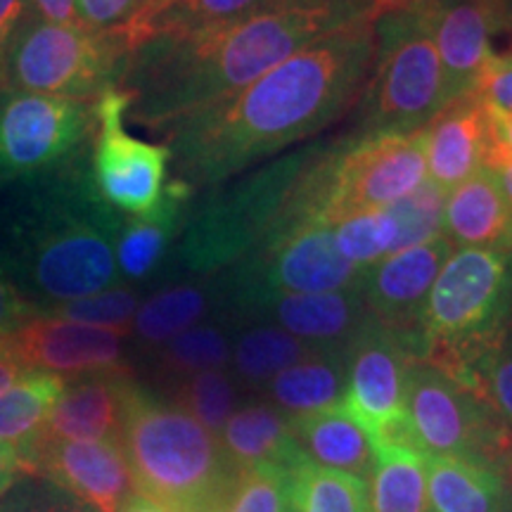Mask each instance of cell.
<instances>
[{"label":"cell","instance_id":"cell-30","mask_svg":"<svg viewBox=\"0 0 512 512\" xmlns=\"http://www.w3.org/2000/svg\"><path fill=\"white\" fill-rule=\"evenodd\" d=\"M368 503L370 512H432L425 453L408 446L380 448L368 477Z\"/></svg>","mask_w":512,"mask_h":512},{"label":"cell","instance_id":"cell-54","mask_svg":"<svg viewBox=\"0 0 512 512\" xmlns=\"http://www.w3.org/2000/svg\"><path fill=\"white\" fill-rule=\"evenodd\" d=\"M166 3H171V0H145V3H143V10H140L136 17H145V15H150V12L159 10V8H162V5H166Z\"/></svg>","mask_w":512,"mask_h":512},{"label":"cell","instance_id":"cell-19","mask_svg":"<svg viewBox=\"0 0 512 512\" xmlns=\"http://www.w3.org/2000/svg\"><path fill=\"white\" fill-rule=\"evenodd\" d=\"M245 318L268 320L311 347L325 351H344L373 320L356 290L278 294L249 309Z\"/></svg>","mask_w":512,"mask_h":512},{"label":"cell","instance_id":"cell-32","mask_svg":"<svg viewBox=\"0 0 512 512\" xmlns=\"http://www.w3.org/2000/svg\"><path fill=\"white\" fill-rule=\"evenodd\" d=\"M64 384L67 380L62 377L29 370L8 392L0 394V444L12 446L22 458L46 425Z\"/></svg>","mask_w":512,"mask_h":512},{"label":"cell","instance_id":"cell-46","mask_svg":"<svg viewBox=\"0 0 512 512\" xmlns=\"http://www.w3.org/2000/svg\"><path fill=\"white\" fill-rule=\"evenodd\" d=\"M484 166L489 171H494V176L498 178V183L503 185L505 195H508V200L512 204V155H510V152L503 150L501 145L491 140L489 155H486Z\"/></svg>","mask_w":512,"mask_h":512},{"label":"cell","instance_id":"cell-37","mask_svg":"<svg viewBox=\"0 0 512 512\" xmlns=\"http://www.w3.org/2000/svg\"><path fill=\"white\" fill-rule=\"evenodd\" d=\"M140 306V297L136 290L126 285L110 287L98 294H88L81 299H69V302H55L46 306H36L41 316L72 320V323L95 325V328H110L128 332L131 337V323Z\"/></svg>","mask_w":512,"mask_h":512},{"label":"cell","instance_id":"cell-8","mask_svg":"<svg viewBox=\"0 0 512 512\" xmlns=\"http://www.w3.org/2000/svg\"><path fill=\"white\" fill-rule=\"evenodd\" d=\"M128 57L124 34L46 22L29 12L12 41L5 91L95 102L121 86Z\"/></svg>","mask_w":512,"mask_h":512},{"label":"cell","instance_id":"cell-27","mask_svg":"<svg viewBox=\"0 0 512 512\" xmlns=\"http://www.w3.org/2000/svg\"><path fill=\"white\" fill-rule=\"evenodd\" d=\"M275 8H285V5L280 0H171L150 15L133 19L121 34L128 48L133 50L152 36L200 34V31L245 22L259 12Z\"/></svg>","mask_w":512,"mask_h":512},{"label":"cell","instance_id":"cell-39","mask_svg":"<svg viewBox=\"0 0 512 512\" xmlns=\"http://www.w3.org/2000/svg\"><path fill=\"white\" fill-rule=\"evenodd\" d=\"M226 512H292L290 472L280 467L242 470Z\"/></svg>","mask_w":512,"mask_h":512},{"label":"cell","instance_id":"cell-31","mask_svg":"<svg viewBox=\"0 0 512 512\" xmlns=\"http://www.w3.org/2000/svg\"><path fill=\"white\" fill-rule=\"evenodd\" d=\"M318 351L325 349L311 347L278 325L261 323L247 328L235 339L230 363H233L238 382L261 392L275 375H280L294 363L304 361V358L318 354Z\"/></svg>","mask_w":512,"mask_h":512},{"label":"cell","instance_id":"cell-41","mask_svg":"<svg viewBox=\"0 0 512 512\" xmlns=\"http://www.w3.org/2000/svg\"><path fill=\"white\" fill-rule=\"evenodd\" d=\"M145 0H76L79 24L105 34H121L143 10Z\"/></svg>","mask_w":512,"mask_h":512},{"label":"cell","instance_id":"cell-3","mask_svg":"<svg viewBox=\"0 0 512 512\" xmlns=\"http://www.w3.org/2000/svg\"><path fill=\"white\" fill-rule=\"evenodd\" d=\"M124 216L95 195L86 152L62 169L0 185V268L34 306L119 285Z\"/></svg>","mask_w":512,"mask_h":512},{"label":"cell","instance_id":"cell-22","mask_svg":"<svg viewBox=\"0 0 512 512\" xmlns=\"http://www.w3.org/2000/svg\"><path fill=\"white\" fill-rule=\"evenodd\" d=\"M195 190L171 178L157 207L143 216H124L114 238L119 278L128 283H145L162 271L171 259L176 240L188 221Z\"/></svg>","mask_w":512,"mask_h":512},{"label":"cell","instance_id":"cell-51","mask_svg":"<svg viewBox=\"0 0 512 512\" xmlns=\"http://www.w3.org/2000/svg\"><path fill=\"white\" fill-rule=\"evenodd\" d=\"M121 512H166L162 505L152 503L150 498L140 496V494H133L128 501L124 503V508H121Z\"/></svg>","mask_w":512,"mask_h":512},{"label":"cell","instance_id":"cell-44","mask_svg":"<svg viewBox=\"0 0 512 512\" xmlns=\"http://www.w3.org/2000/svg\"><path fill=\"white\" fill-rule=\"evenodd\" d=\"M29 0H0V93L5 91L8 57L19 27L29 17Z\"/></svg>","mask_w":512,"mask_h":512},{"label":"cell","instance_id":"cell-34","mask_svg":"<svg viewBox=\"0 0 512 512\" xmlns=\"http://www.w3.org/2000/svg\"><path fill=\"white\" fill-rule=\"evenodd\" d=\"M233 342L228 330L221 325L204 323L192 325L181 335L155 347V366L166 380H185V377L221 370L230 363Z\"/></svg>","mask_w":512,"mask_h":512},{"label":"cell","instance_id":"cell-10","mask_svg":"<svg viewBox=\"0 0 512 512\" xmlns=\"http://www.w3.org/2000/svg\"><path fill=\"white\" fill-rule=\"evenodd\" d=\"M403 411L425 456L475 460L501 472L512 453V430L494 408L425 361L408 373Z\"/></svg>","mask_w":512,"mask_h":512},{"label":"cell","instance_id":"cell-38","mask_svg":"<svg viewBox=\"0 0 512 512\" xmlns=\"http://www.w3.org/2000/svg\"><path fill=\"white\" fill-rule=\"evenodd\" d=\"M394 235V221L387 209H370L337 223L335 245L344 259L366 268L392 254Z\"/></svg>","mask_w":512,"mask_h":512},{"label":"cell","instance_id":"cell-48","mask_svg":"<svg viewBox=\"0 0 512 512\" xmlns=\"http://www.w3.org/2000/svg\"><path fill=\"white\" fill-rule=\"evenodd\" d=\"M19 470H22V460H19L15 448L0 444V494L12 484Z\"/></svg>","mask_w":512,"mask_h":512},{"label":"cell","instance_id":"cell-40","mask_svg":"<svg viewBox=\"0 0 512 512\" xmlns=\"http://www.w3.org/2000/svg\"><path fill=\"white\" fill-rule=\"evenodd\" d=\"M465 389L489 403L498 418L512 430V335H508L501 347L475 363L467 375Z\"/></svg>","mask_w":512,"mask_h":512},{"label":"cell","instance_id":"cell-12","mask_svg":"<svg viewBox=\"0 0 512 512\" xmlns=\"http://www.w3.org/2000/svg\"><path fill=\"white\" fill-rule=\"evenodd\" d=\"M131 95L112 88L93 102V150L88 176L102 204L121 216H143L157 207L166 188L169 145L147 143L126 131Z\"/></svg>","mask_w":512,"mask_h":512},{"label":"cell","instance_id":"cell-4","mask_svg":"<svg viewBox=\"0 0 512 512\" xmlns=\"http://www.w3.org/2000/svg\"><path fill=\"white\" fill-rule=\"evenodd\" d=\"M136 494L166 512H226L238 467L221 439L133 380L119 439Z\"/></svg>","mask_w":512,"mask_h":512},{"label":"cell","instance_id":"cell-26","mask_svg":"<svg viewBox=\"0 0 512 512\" xmlns=\"http://www.w3.org/2000/svg\"><path fill=\"white\" fill-rule=\"evenodd\" d=\"M432 512H510L501 472L465 458L425 456Z\"/></svg>","mask_w":512,"mask_h":512},{"label":"cell","instance_id":"cell-25","mask_svg":"<svg viewBox=\"0 0 512 512\" xmlns=\"http://www.w3.org/2000/svg\"><path fill=\"white\" fill-rule=\"evenodd\" d=\"M292 432L313 463L366 479L373 475L377 453L373 441L342 403L290 418Z\"/></svg>","mask_w":512,"mask_h":512},{"label":"cell","instance_id":"cell-11","mask_svg":"<svg viewBox=\"0 0 512 512\" xmlns=\"http://www.w3.org/2000/svg\"><path fill=\"white\" fill-rule=\"evenodd\" d=\"M93 102L55 95L0 93V185L62 169L86 152Z\"/></svg>","mask_w":512,"mask_h":512},{"label":"cell","instance_id":"cell-28","mask_svg":"<svg viewBox=\"0 0 512 512\" xmlns=\"http://www.w3.org/2000/svg\"><path fill=\"white\" fill-rule=\"evenodd\" d=\"M344 387V351H318L275 375L261 392L287 418H299L342 403Z\"/></svg>","mask_w":512,"mask_h":512},{"label":"cell","instance_id":"cell-9","mask_svg":"<svg viewBox=\"0 0 512 512\" xmlns=\"http://www.w3.org/2000/svg\"><path fill=\"white\" fill-rule=\"evenodd\" d=\"M361 275V266L339 254L335 226L306 223L254 249L214 278L221 306L245 316L256 304L278 294L358 290Z\"/></svg>","mask_w":512,"mask_h":512},{"label":"cell","instance_id":"cell-47","mask_svg":"<svg viewBox=\"0 0 512 512\" xmlns=\"http://www.w3.org/2000/svg\"><path fill=\"white\" fill-rule=\"evenodd\" d=\"M489 124H491V140L512 155V114L489 110Z\"/></svg>","mask_w":512,"mask_h":512},{"label":"cell","instance_id":"cell-21","mask_svg":"<svg viewBox=\"0 0 512 512\" xmlns=\"http://www.w3.org/2000/svg\"><path fill=\"white\" fill-rule=\"evenodd\" d=\"M427 181L451 192L484 169L491 147L489 107L477 93H465L425 128Z\"/></svg>","mask_w":512,"mask_h":512},{"label":"cell","instance_id":"cell-16","mask_svg":"<svg viewBox=\"0 0 512 512\" xmlns=\"http://www.w3.org/2000/svg\"><path fill=\"white\" fill-rule=\"evenodd\" d=\"M403 10H415L430 34L451 100L475 91L479 74L496 55L491 41L512 24L508 0H427Z\"/></svg>","mask_w":512,"mask_h":512},{"label":"cell","instance_id":"cell-14","mask_svg":"<svg viewBox=\"0 0 512 512\" xmlns=\"http://www.w3.org/2000/svg\"><path fill=\"white\" fill-rule=\"evenodd\" d=\"M422 361V339L413 332L384 328L373 318L344 349L347 387L342 406L373 441L406 418L408 373Z\"/></svg>","mask_w":512,"mask_h":512},{"label":"cell","instance_id":"cell-50","mask_svg":"<svg viewBox=\"0 0 512 512\" xmlns=\"http://www.w3.org/2000/svg\"><path fill=\"white\" fill-rule=\"evenodd\" d=\"M27 373L29 370L12 361L10 356H0V394L8 392L12 384H17Z\"/></svg>","mask_w":512,"mask_h":512},{"label":"cell","instance_id":"cell-43","mask_svg":"<svg viewBox=\"0 0 512 512\" xmlns=\"http://www.w3.org/2000/svg\"><path fill=\"white\" fill-rule=\"evenodd\" d=\"M36 313V306L22 297V292L10 283V278L0 268V335H10L22 328Z\"/></svg>","mask_w":512,"mask_h":512},{"label":"cell","instance_id":"cell-35","mask_svg":"<svg viewBox=\"0 0 512 512\" xmlns=\"http://www.w3.org/2000/svg\"><path fill=\"white\" fill-rule=\"evenodd\" d=\"M174 403L219 437L230 415L240 408V382L226 368L190 375L176 382Z\"/></svg>","mask_w":512,"mask_h":512},{"label":"cell","instance_id":"cell-13","mask_svg":"<svg viewBox=\"0 0 512 512\" xmlns=\"http://www.w3.org/2000/svg\"><path fill=\"white\" fill-rule=\"evenodd\" d=\"M425 181V128L406 136H351L339 145L332 162L325 223L337 226L347 216L389 207Z\"/></svg>","mask_w":512,"mask_h":512},{"label":"cell","instance_id":"cell-5","mask_svg":"<svg viewBox=\"0 0 512 512\" xmlns=\"http://www.w3.org/2000/svg\"><path fill=\"white\" fill-rule=\"evenodd\" d=\"M510 332L512 252L453 249L422 309V361L465 387L475 363Z\"/></svg>","mask_w":512,"mask_h":512},{"label":"cell","instance_id":"cell-36","mask_svg":"<svg viewBox=\"0 0 512 512\" xmlns=\"http://www.w3.org/2000/svg\"><path fill=\"white\" fill-rule=\"evenodd\" d=\"M446 195L448 192L441 190L439 185L425 181L408 197L384 207L392 216L396 230L392 254L444 235Z\"/></svg>","mask_w":512,"mask_h":512},{"label":"cell","instance_id":"cell-52","mask_svg":"<svg viewBox=\"0 0 512 512\" xmlns=\"http://www.w3.org/2000/svg\"><path fill=\"white\" fill-rule=\"evenodd\" d=\"M427 3V0H373L377 15L380 12H389V10H403V8H413V5Z\"/></svg>","mask_w":512,"mask_h":512},{"label":"cell","instance_id":"cell-55","mask_svg":"<svg viewBox=\"0 0 512 512\" xmlns=\"http://www.w3.org/2000/svg\"><path fill=\"white\" fill-rule=\"evenodd\" d=\"M0 356H8V335H0Z\"/></svg>","mask_w":512,"mask_h":512},{"label":"cell","instance_id":"cell-17","mask_svg":"<svg viewBox=\"0 0 512 512\" xmlns=\"http://www.w3.org/2000/svg\"><path fill=\"white\" fill-rule=\"evenodd\" d=\"M19 460L93 512H121L136 494L124 451L112 441H36Z\"/></svg>","mask_w":512,"mask_h":512},{"label":"cell","instance_id":"cell-49","mask_svg":"<svg viewBox=\"0 0 512 512\" xmlns=\"http://www.w3.org/2000/svg\"><path fill=\"white\" fill-rule=\"evenodd\" d=\"M280 3H283L285 8H330V5H354V8L375 10L373 0H280Z\"/></svg>","mask_w":512,"mask_h":512},{"label":"cell","instance_id":"cell-18","mask_svg":"<svg viewBox=\"0 0 512 512\" xmlns=\"http://www.w3.org/2000/svg\"><path fill=\"white\" fill-rule=\"evenodd\" d=\"M453 249L456 245L446 235H439L363 268L356 292L370 316L384 328L420 335L422 309Z\"/></svg>","mask_w":512,"mask_h":512},{"label":"cell","instance_id":"cell-1","mask_svg":"<svg viewBox=\"0 0 512 512\" xmlns=\"http://www.w3.org/2000/svg\"><path fill=\"white\" fill-rule=\"evenodd\" d=\"M375 17L328 31L240 93L166 128L174 178L195 192L216 188L335 124L366 91Z\"/></svg>","mask_w":512,"mask_h":512},{"label":"cell","instance_id":"cell-2","mask_svg":"<svg viewBox=\"0 0 512 512\" xmlns=\"http://www.w3.org/2000/svg\"><path fill=\"white\" fill-rule=\"evenodd\" d=\"M377 15L370 8H275L188 36H152L128 57L119 88L131 95L128 117L164 133L190 114L240 93L328 31Z\"/></svg>","mask_w":512,"mask_h":512},{"label":"cell","instance_id":"cell-15","mask_svg":"<svg viewBox=\"0 0 512 512\" xmlns=\"http://www.w3.org/2000/svg\"><path fill=\"white\" fill-rule=\"evenodd\" d=\"M128 332L95 328L36 313L8 335V356L36 373L76 380L95 373H131L124 342Z\"/></svg>","mask_w":512,"mask_h":512},{"label":"cell","instance_id":"cell-7","mask_svg":"<svg viewBox=\"0 0 512 512\" xmlns=\"http://www.w3.org/2000/svg\"><path fill=\"white\" fill-rule=\"evenodd\" d=\"M451 100L430 34L415 10L375 17V60L361 95L358 138L406 136L427 128Z\"/></svg>","mask_w":512,"mask_h":512},{"label":"cell","instance_id":"cell-20","mask_svg":"<svg viewBox=\"0 0 512 512\" xmlns=\"http://www.w3.org/2000/svg\"><path fill=\"white\" fill-rule=\"evenodd\" d=\"M131 382L133 373H95L67 382L34 444L36 441H112V444H119L126 413V394Z\"/></svg>","mask_w":512,"mask_h":512},{"label":"cell","instance_id":"cell-24","mask_svg":"<svg viewBox=\"0 0 512 512\" xmlns=\"http://www.w3.org/2000/svg\"><path fill=\"white\" fill-rule=\"evenodd\" d=\"M223 451L238 472L249 467H280L292 472L309 456L294 437L290 418L271 403H245L219 432Z\"/></svg>","mask_w":512,"mask_h":512},{"label":"cell","instance_id":"cell-45","mask_svg":"<svg viewBox=\"0 0 512 512\" xmlns=\"http://www.w3.org/2000/svg\"><path fill=\"white\" fill-rule=\"evenodd\" d=\"M31 15L55 24H79L76 0H29Z\"/></svg>","mask_w":512,"mask_h":512},{"label":"cell","instance_id":"cell-53","mask_svg":"<svg viewBox=\"0 0 512 512\" xmlns=\"http://www.w3.org/2000/svg\"><path fill=\"white\" fill-rule=\"evenodd\" d=\"M501 477L505 482V489H508V501H510V512H512V453L501 467Z\"/></svg>","mask_w":512,"mask_h":512},{"label":"cell","instance_id":"cell-29","mask_svg":"<svg viewBox=\"0 0 512 512\" xmlns=\"http://www.w3.org/2000/svg\"><path fill=\"white\" fill-rule=\"evenodd\" d=\"M214 304H221L216 280L166 285L138 306L131 323V337L145 347H159L197 325V320L207 316Z\"/></svg>","mask_w":512,"mask_h":512},{"label":"cell","instance_id":"cell-6","mask_svg":"<svg viewBox=\"0 0 512 512\" xmlns=\"http://www.w3.org/2000/svg\"><path fill=\"white\" fill-rule=\"evenodd\" d=\"M323 143L287 152L238 181L216 185L202 202H192L176 242V264L192 275L211 278L266 245L283 230L287 209L304 169Z\"/></svg>","mask_w":512,"mask_h":512},{"label":"cell","instance_id":"cell-23","mask_svg":"<svg viewBox=\"0 0 512 512\" xmlns=\"http://www.w3.org/2000/svg\"><path fill=\"white\" fill-rule=\"evenodd\" d=\"M444 235L460 247L512 252V204L494 171L484 166L448 192Z\"/></svg>","mask_w":512,"mask_h":512},{"label":"cell","instance_id":"cell-42","mask_svg":"<svg viewBox=\"0 0 512 512\" xmlns=\"http://www.w3.org/2000/svg\"><path fill=\"white\" fill-rule=\"evenodd\" d=\"M472 93H477L489 110L512 114V53L491 57Z\"/></svg>","mask_w":512,"mask_h":512},{"label":"cell","instance_id":"cell-33","mask_svg":"<svg viewBox=\"0 0 512 512\" xmlns=\"http://www.w3.org/2000/svg\"><path fill=\"white\" fill-rule=\"evenodd\" d=\"M292 512H370L368 482L304 460L290 472Z\"/></svg>","mask_w":512,"mask_h":512}]
</instances>
